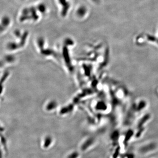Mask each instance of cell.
I'll use <instances>...</instances> for the list:
<instances>
[{"mask_svg":"<svg viewBox=\"0 0 158 158\" xmlns=\"http://www.w3.org/2000/svg\"><path fill=\"white\" fill-rule=\"evenodd\" d=\"M56 1L60 8V15L62 17H66L71 8V3L69 0H56Z\"/></svg>","mask_w":158,"mask_h":158,"instance_id":"cell-1","label":"cell"},{"mask_svg":"<svg viewBox=\"0 0 158 158\" xmlns=\"http://www.w3.org/2000/svg\"><path fill=\"white\" fill-rule=\"evenodd\" d=\"M11 24V18L7 15H4L1 19V32H4L10 27Z\"/></svg>","mask_w":158,"mask_h":158,"instance_id":"cell-2","label":"cell"},{"mask_svg":"<svg viewBox=\"0 0 158 158\" xmlns=\"http://www.w3.org/2000/svg\"><path fill=\"white\" fill-rule=\"evenodd\" d=\"M88 9L86 6L81 5L77 8L75 11V15L79 19H84L88 13Z\"/></svg>","mask_w":158,"mask_h":158,"instance_id":"cell-3","label":"cell"},{"mask_svg":"<svg viewBox=\"0 0 158 158\" xmlns=\"http://www.w3.org/2000/svg\"><path fill=\"white\" fill-rule=\"evenodd\" d=\"M37 11L39 12L40 14L41 15H44L46 14L48 8L45 3L40 2L38 3L36 6Z\"/></svg>","mask_w":158,"mask_h":158,"instance_id":"cell-4","label":"cell"},{"mask_svg":"<svg viewBox=\"0 0 158 158\" xmlns=\"http://www.w3.org/2000/svg\"><path fill=\"white\" fill-rule=\"evenodd\" d=\"M51 142H52V141H51V140L50 138L49 139L48 138V139H46L45 142H44V146H45V147H47L50 144Z\"/></svg>","mask_w":158,"mask_h":158,"instance_id":"cell-5","label":"cell"},{"mask_svg":"<svg viewBox=\"0 0 158 158\" xmlns=\"http://www.w3.org/2000/svg\"><path fill=\"white\" fill-rule=\"evenodd\" d=\"M77 155L78 154L76 153H73L71 155H70L68 157V158H76L78 156Z\"/></svg>","mask_w":158,"mask_h":158,"instance_id":"cell-6","label":"cell"},{"mask_svg":"<svg viewBox=\"0 0 158 158\" xmlns=\"http://www.w3.org/2000/svg\"><path fill=\"white\" fill-rule=\"evenodd\" d=\"M21 1H26V0H20Z\"/></svg>","mask_w":158,"mask_h":158,"instance_id":"cell-7","label":"cell"}]
</instances>
